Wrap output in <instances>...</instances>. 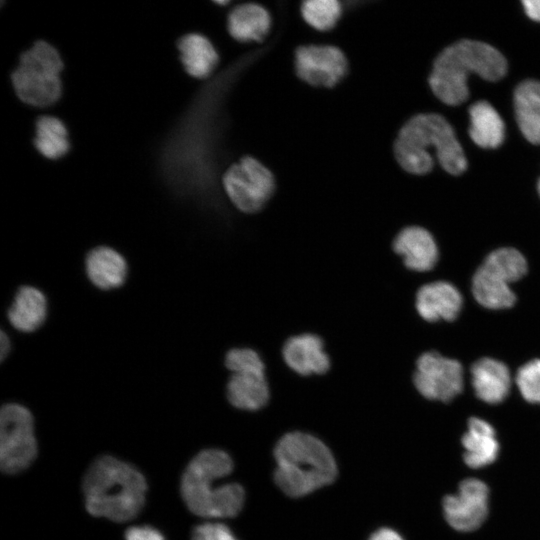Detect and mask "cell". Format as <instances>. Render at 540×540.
<instances>
[{"label":"cell","instance_id":"obj_1","mask_svg":"<svg viewBox=\"0 0 540 540\" xmlns=\"http://www.w3.org/2000/svg\"><path fill=\"white\" fill-rule=\"evenodd\" d=\"M211 89L195 99L167 139L161 168L166 182L177 192L199 189L209 177Z\"/></svg>","mask_w":540,"mask_h":540},{"label":"cell","instance_id":"obj_2","mask_svg":"<svg viewBox=\"0 0 540 540\" xmlns=\"http://www.w3.org/2000/svg\"><path fill=\"white\" fill-rule=\"evenodd\" d=\"M147 488L135 466L110 455L95 459L82 481L87 512L114 522L129 521L141 512Z\"/></svg>","mask_w":540,"mask_h":540},{"label":"cell","instance_id":"obj_3","mask_svg":"<svg viewBox=\"0 0 540 540\" xmlns=\"http://www.w3.org/2000/svg\"><path fill=\"white\" fill-rule=\"evenodd\" d=\"M233 469L230 456L219 449L198 453L186 466L180 484L187 508L204 518H228L237 515L245 493L237 483H218Z\"/></svg>","mask_w":540,"mask_h":540},{"label":"cell","instance_id":"obj_4","mask_svg":"<svg viewBox=\"0 0 540 540\" xmlns=\"http://www.w3.org/2000/svg\"><path fill=\"white\" fill-rule=\"evenodd\" d=\"M434 150L441 166L458 175L467 168L464 151L452 126L438 114H418L400 129L393 151L398 164L411 174H425L434 164Z\"/></svg>","mask_w":540,"mask_h":540},{"label":"cell","instance_id":"obj_5","mask_svg":"<svg viewBox=\"0 0 540 540\" xmlns=\"http://www.w3.org/2000/svg\"><path fill=\"white\" fill-rule=\"evenodd\" d=\"M506 72V59L497 49L484 42L461 40L438 55L429 84L442 102L459 105L469 96L467 80L470 74L497 81Z\"/></svg>","mask_w":540,"mask_h":540},{"label":"cell","instance_id":"obj_6","mask_svg":"<svg viewBox=\"0 0 540 540\" xmlns=\"http://www.w3.org/2000/svg\"><path fill=\"white\" fill-rule=\"evenodd\" d=\"M277 486L288 496L301 497L330 484L337 475L332 453L318 438L291 432L275 446Z\"/></svg>","mask_w":540,"mask_h":540},{"label":"cell","instance_id":"obj_7","mask_svg":"<svg viewBox=\"0 0 540 540\" xmlns=\"http://www.w3.org/2000/svg\"><path fill=\"white\" fill-rule=\"evenodd\" d=\"M62 66L58 52L50 44L36 42L22 54L12 74L18 97L27 104L39 107L56 102L61 95L59 75Z\"/></svg>","mask_w":540,"mask_h":540},{"label":"cell","instance_id":"obj_8","mask_svg":"<svg viewBox=\"0 0 540 540\" xmlns=\"http://www.w3.org/2000/svg\"><path fill=\"white\" fill-rule=\"evenodd\" d=\"M33 417L17 403H8L0 411V468L15 475L26 470L37 456Z\"/></svg>","mask_w":540,"mask_h":540},{"label":"cell","instance_id":"obj_9","mask_svg":"<svg viewBox=\"0 0 540 540\" xmlns=\"http://www.w3.org/2000/svg\"><path fill=\"white\" fill-rule=\"evenodd\" d=\"M223 187L233 205L243 213L261 211L272 199L275 177L262 162L244 156L232 164L223 175Z\"/></svg>","mask_w":540,"mask_h":540},{"label":"cell","instance_id":"obj_10","mask_svg":"<svg viewBox=\"0 0 540 540\" xmlns=\"http://www.w3.org/2000/svg\"><path fill=\"white\" fill-rule=\"evenodd\" d=\"M413 383L423 397L448 402L463 389V368L455 359L425 352L416 361Z\"/></svg>","mask_w":540,"mask_h":540},{"label":"cell","instance_id":"obj_11","mask_svg":"<svg viewBox=\"0 0 540 540\" xmlns=\"http://www.w3.org/2000/svg\"><path fill=\"white\" fill-rule=\"evenodd\" d=\"M294 58L298 78L313 87L334 88L349 69L346 55L333 45H302L296 49Z\"/></svg>","mask_w":540,"mask_h":540},{"label":"cell","instance_id":"obj_12","mask_svg":"<svg viewBox=\"0 0 540 540\" xmlns=\"http://www.w3.org/2000/svg\"><path fill=\"white\" fill-rule=\"evenodd\" d=\"M488 495L489 489L483 481L474 478L462 481L458 493L443 500L447 522L462 532L477 529L488 514Z\"/></svg>","mask_w":540,"mask_h":540},{"label":"cell","instance_id":"obj_13","mask_svg":"<svg viewBox=\"0 0 540 540\" xmlns=\"http://www.w3.org/2000/svg\"><path fill=\"white\" fill-rule=\"evenodd\" d=\"M281 354L284 363L300 376L322 375L329 371L331 360L324 341L314 333H300L288 337Z\"/></svg>","mask_w":540,"mask_h":540},{"label":"cell","instance_id":"obj_14","mask_svg":"<svg viewBox=\"0 0 540 540\" xmlns=\"http://www.w3.org/2000/svg\"><path fill=\"white\" fill-rule=\"evenodd\" d=\"M463 298L459 290L447 281L423 285L416 294L415 307L421 318L428 322L452 321L462 310Z\"/></svg>","mask_w":540,"mask_h":540},{"label":"cell","instance_id":"obj_15","mask_svg":"<svg viewBox=\"0 0 540 540\" xmlns=\"http://www.w3.org/2000/svg\"><path fill=\"white\" fill-rule=\"evenodd\" d=\"M392 248L408 269L417 272L431 270L439 257L438 246L433 236L419 226L402 229L395 236Z\"/></svg>","mask_w":540,"mask_h":540},{"label":"cell","instance_id":"obj_16","mask_svg":"<svg viewBox=\"0 0 540 540\" xmlns=\"http://www.w3.org/2000/svg\"><path fill=\"white\" fill-rule=\"evenodd\" d=\"M472 386L476 396L489 404L502 402L509 394L511 374L508 367L493 358H481L471 367Z\"/></svg>","mask_w":540,"mask_h":540},{"label":"cell","instance_id":"obj_17","mask_svg":"<svg viewBox=\"0 0 540 540\" xmlns=\"http://www.w3.org/2000/svg\"><path fill=\"white\" fill-rule=\"evenodd\" d=\"M464 461L471 468H481L493 463L499 452L496 432L483 419L472 417L463 435Z\"/></svg>","mask_w":540,"mask_h":540},{"label":"cell","instance_id":"obj_18","mask_svg":"<svg viewBox=\"0 0 540 540\" xmlns=\"http://www.w3.org/2000/svg\"><path fill=\"white\" fill-rule=\"evenodd\" d=\"M271 15L263 6L244 3L236 6L228 15L227 28L230 35L240 42H261L271 29Z\"/></svg>","mask_w":540,"mask_h":540},{"label":"cell","instance_id":"obj_19","mask_svg":"<svg viewBox=\"0 0 540 540\" xmlns=\"http://www.w3.org/2000/svg\"><path fill=\"white\" fill-rule=\"evenodd\" d=\"M90 281L100 289L121 286L127 275V264L123 256L109 247H98L90 251L85 262Z\"/></svg>","mask_w":540,"mask_h":540},{"label":"cell","instance_id":"obj_20","mask_svg":"<svg viewBox=\"0 0 540 540\" xmlns=\"http://www.w3.org/2000/svg\"><path fill=\"white\" fill-rule=\"evenodd\" d=\"M516 121L524 137L540 145V82L525 80L514 91Z\"/></svg>","mask_w":540,"mask_h":540},{"label":"cell","instance_id":"obj_21","mask_svg":"<svg viewBox=\"0 0 540 540\" xmlns=\"http://www.w3.org/2000/svg\"><path fill=\"white\" fill-rule=\"evenodd\" d=\"M227 399L234 407L256 411L270 398L266 374H231L226 386Z\"/></svg>","mask_w":540,"mask_h":540},{"label":"cell","instance_id":"obj_22","mask_svg":"<svg viewBox=\"0 0 540 540\" xmlns=\"http://www.w3.org/2000/svg\"><path fill=\"white\" fill-rule=\"evenodd\" d=\"M47 301L43 293L30 286L21 287L9 310L10 324L21 332H33L46 319Z\"/></svg>","mask_w":540,"mask_h":540},{"label":"cell","instance_id":"obj_23","mask_svg":"<svg viewBox=\"0 0 540 540\" xmlns=\"http://www.w3.org/2000/svg\"><path fill=\"white\" fill-rule=\"evenodd\" d=\"M469 135L482 148H497L505 138V125L494 107L479 101L469 108Z\"/></svg>","mask_w":540,"mask_h":540},{"label":"cell","instance_id":"obj_24","mask_svg":"<svg viewBox=\"0 0 540 540\" xmlns=\"http://www.w3.org/2000/svg\"><path fill=\"white\" fill-rule=\"evenodd\" d=\"M180 58L188 74L209 77L218 64V54L211 42L200 34H187L178 42Z\"/></svg>","mask_w":540,"mask_h":540},{"label":"cell","instance_id":"obj_25","mask_svg":"<svg viewBox=\"0 0 540 540\" xmlns=\"http://www.w3.org/2000/svg\"><path fill=\"white\" fill-rule=\"evenodd\" d=\"M472 293L476 301L487 309H506L516 302V295L509 283L483 266H480L473 276Z\"/></svg>","mask_w":540,"mask_h":540},{"label":"cell","instance_id":"obj_26","mask_svg":"<svg viewBox=\"0 0 540 540\" xmlns=\"http://www.w3.org/2000/svg\"><path fill=\"white\" fill-rule=\"evenodd\" d=\"M35 146L49 159H57L69 150L68 134L64 124L52 116H42L36 123Z\"/></svg>","mask_w":540,"mask_h":540},{"label":"cell","instance_id":"obj_27","mask_svg":"<svg viewBox=\"0 0 540 540\" xmlns=\"http://www.w3.org/2000/svg\"><path fill=\"white\" fill-rule=\"evenodd\" d=\"M482 266L509 284L520 280L528 270L525 257L517 249L509 247L492 251Z\"/></svg>","mask_w":540,"mask_h":540},{"label":"cell","instance_id":"obj_28","mask_svg":"<svg viewBox=\"0 0 540 540\" xmlns=\"http://www.w3.org/2000/svg\"><path fill=\"white\" fill-rule=\"evenodd\" d=\"M304 21L318 31H328L339 21L342 5L337 0H307L301 3Z\"/></svg>","mask_w":540,"mask_h":540},{"label":"cell","instance_id":"obj_29","mask_svg":"<svg viewBox=\"0 0 540 540\" xmlns=\"http://www.w3.org/2000/svg\"><path fill=\"white\" fill-rule=\"evenodd\" d=\"M224 363L231 374H266L262 357L249 347L230 349L225 355Z\"/></svg>","mask_w":540,"mask_h":540},{"label":"cell","instance_id":"obj_30","mask_svg":"<svg viewBox=\"0 0 540 540\" xmlns=\"http://www.w3.org/2000/svg\"><path fill=\"white\" fill-rule=\"evenodd\" d=\"M516 385L527 402L540 404V359H533L518 369Z\"/></svg>","mask_w":540,"mask_h":540},{"label":"cell","instance_id":"obj_31","mask_svg":"<svg viewBox=\"0 0 540 540\" xmlns=\"http://www.w3.org/2000/svg\"><path fill=\"white\" fill-rule=\"evenodd\" d=\"M191 540H237L230 528L222 523L207 522L196 526Z\"/></svg>","mask_w":540,"mask_h":540},{"label":"cell","instance_id":"obj_32","mask_svg":"<svg viewBox=\"0 0 540 540\" xmlns=\"http://www.w3.org/2000/svg\"><path fill=\"white\" fill-rule=\"evenodd\" d=\"M125 540H165L164 535L148 525L132 526L125 531Z\"/></svg>","mask_w":540,"mask_h":540},{"label":"cell","instance_id":"obj_33","mask_svg":"<svg viewBox=\"0 0 540 540\" xmlns=\"http://www.w3.org/2000/svg\"><path fill=\"white\" fill-rule=\"evenodd\" d=\"M522 4L527 16L540 22V0H524Z\"/></svg>","mask_w":540,"mask_h":540},{"label":"cell","instance_id":"obj_34","mask_svg":"<svg viewBox=\"0 0 540 540\" xmlns=\"http://www.w3.org/2000/svg\"><path fill=\"white\" fill-rule=\"evenodd\" d=\"M369 540H403V538L390 528H381L373 533Z\"/></svg>","mask_w":540,"mask_h":540},{"label":"cell","instance_id":"obj_35","mask_svg":"<svg viewBox=\"0 0 540 540\" xmlns=\"http://www.w3.org/2000/svg\"><path fill=\"white\" fill-rule=\"evenodd\" d=\"M9 350H10L9 338L4 332H1V336H0V355H1L2 360H4L5 357L8 355Z\"/></svg>","mask_w":540,"mask_h":540},{"label":"cell","instance_id":"obj_36","mask_svg":"<svg viewBox=\"0 0 540 540\" xmlns=\"http://www.w3.org/2000/svg\"><path fill=\"white\" fill-rule=\"evenodd\" d=\"M537 188H538V192H539V194H540V179L538 180Z\"/></svg>","mask_w":540,"mask_h":540}]
</instances>
